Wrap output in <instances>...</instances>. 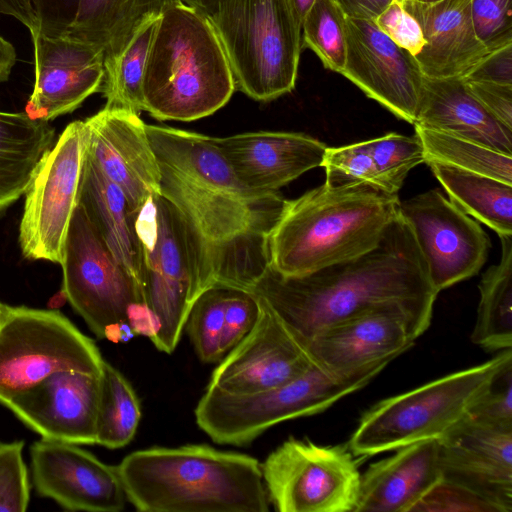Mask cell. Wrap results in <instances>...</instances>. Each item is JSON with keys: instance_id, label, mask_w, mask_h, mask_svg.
Segmentation results:
<instances>
[{"instance_id": "74e56055", "label": "cell", "mask_w": 512, "mask_h": 512, "mask_svg": "<svg viewBox=\"0 0 512 512\" xmlns=\"http://www.w3.org/2000/svg\"><path fill=\"white\" fill-rule=\"evenodd\" d=\"M322 167L328 184L364 183L380 189L367 141L327 147Z\"/></svg>"}, {"instance_id": "e575fe53", "label": "cell", "mask_w": 512, "mask_h": 512, "mask_svg": "<svg viewBox=\"0 0 512 512\" xmlns=\"http://www.w3.org/2000/svg\"><path fill=\"white\" fill-rule=\"evenodd\" d=\"M346 16L336 0H314L301 28L302 47L316 53L326 69L341 74L346 60Z\"/></svg>"}, {"instance_id": "4dcf8cb0", "label": "cell", "mask_w": 512, "mask_h": 512, "mask_svg": "<svg viewBox=\"0 0 512 512\" xmlns=\"http://www.w3.org/2000/svg\"><path fill=\"white\" fill-rule=\"evenodd\" d=\"M501 257L482 275L474 344L488 351L512 347V235L500 236Z\"/></svg>"}, {"instance_id": "2e32d148", "label": "cell", "mask_w": 512, "mask_h": 512, "mask_svg": "<svg viewBox=\"0 0 512 512\" xmlns=\"http://www.w3.org/2000/svg\"><path fill=\"white\" fill-rule=\"evenodd\" d=\"M345 33L341 74L397 118L414 125L424 78L414 56L373 20L346 17Z\"/></svg>"}, {"instance_id": "1f68e13d", "label": "cell", "mask_w": 512, "mask_h": 512, "mask_svg": "<svg viewBox=\"0 0 512 512\" xmlns=\"http://www.w3.org/2000/svg\"><path fill=\"white\" fill-rule=\"evenodd\" d=\"M141 420L140 401L126 377L105 360L99 374L96 444L118 449L131 442Z\"/></svg>"}, {"instance_id": "6da1fadb", "label": "cell", "mask_w": 512, "mask_h": 512, "mask_svg": "<svg viewBox=\"0 0 512 512\" xmlns=\"http://www.w3.org/2000/svg\"><path fill=\"white\" fill-rule=\"evenodd\" d=\"M146 131L160 192L184 227L197 297L216 284L251 290L268 267V236L286 199L243 185L209 136L147 124Z\"/></svg>"}, {"instance_id": "9c48e42d", "label": "cell", "mask_w": 512, "mask_h": 512, "mask_svg": "<svg viewBox=\"0 0 512 512\" xmlns=\"http://www.w3.org/2000/svg\"><path fill=\"white\" fill-rule=\"evenodd\" d=\"M384 368L336 377L313 365L283 385L250 394H228L207 386L195 409L196 422L215 443L247 445L280 422L323 412L366 386Z\"/></svg>"}, {"instance_id": "5b68a950", "label": "cell", "mask_w": 512, "mask_h": 512, "mask_svg": "<svg viewBox=\"0 0 512 512\" xmlns=\"http://www.w3.org/2000/svg\"><path fill=\"white\" fill-rule=\"evenodd\" d=\"M236 90L208 17L183 3L158 18L143 77V111L158 120L193 121L222 108Z\"/></svg>"}, {"instance_id": "7bdbcfd3", "label": "cell", "mask_w": 512, "mask_h": 512, "mask_svg": "<svg viewBox=\"0 0 512 512\" xmlns=\"http://www.w3.org/2000/svg\"><path fill=\"white\" fill-rule=\"evenodd\" d=\"M415 511L499 512L480 494L444 478L413 507L411 512Z\"/></svg>"}, {"instance_id": "7a4b0ae2", "label": "cell", "mask_w": 512, "mask_h": 512, "mask_svg": "<svg viewBox=\"0 0 512 512\" xmlns=\"http://www.w3.org/2000/svg\"><path fill=\"white\" fill-rule=\"evenodd\" d=\"M251 290L303 348L346 318L389 305L433 309L438 295L400 212L370 251L296 277L268 266Z\"/></svg>"}, {"instance_id": "4316f807", "label": "cell", "mask_w": 512, "mask_h": 512, "mask_svg": "<svg viewBox=\"0 0 512 512\" xmlns=\"http://www.w3.org/2000/svg\"><path fill=\"white\" fill-rule=\"evenodd\" d=\"M78 204L113 256L141 288V253L135 214L122 190L102 172L87 151Z\"/></svg>"}, {"instance_id": "ac0fdd59", "label": "cell", "mask_w": 512, "mask_h": 512, "mask_svg": "<svg viewBox=\"0 0 512 512\" xmlns=\"http://www.w3.org/2000/svg\"><path fill=\"white\" fill-rule=\"evenodd\" d=\"M313 365L304 348L261 299L256 324L220 360L208 386L228 394L256 393L283 385Z\"/></svg>"}, {"instance_id": "f1b7e54d", "label": "cell", "mask_w": 512, "mask_h": 512, "mask_svg": "<svg viewBox=\"0 0 512 512\" xmlns=\"http://www.w3.org/2000/svg\"><path fill=\"white\" fill-rule=\"evenodd\" d=\"M54 138L48 121L32 119L25 112L0 111V211L24 195Z\"/></svg>"}, {"instance_id": "4fadbf2b", "label": "cell", "mask_w": 512, "mask_h": 512, "mask_svg": "<svg viewBox=\"0 0 512 512\" xmlns=\"http://www.w3.org/2000/svg\"><path fill=\"white\" fill-rule=\"evenodd\" d=\"M88 145L84 120L69 123L39 161L25 191L19 245L25 258L61 264L78 205Z\"/></svg>"}, {"instance_id": "8992f818", "label": "cell", "mask_w": 512, "mask_h": 512, "mask_svg": "<svg viewBox=\"0 0 512 512\" xmlns=\"http://www.w3.org/2000/svg\"><path fill=\"white\" fill-rule=\"evenodd\" d=\"M205 15L237 90L267 102L294 89L302 38L289 0H214Z\"/></svg>"}, {"instance_id": "d4e9b609", "label": "cell", "mask_w": 512, "mask_h": 512, "mask_svg": "<svg viewBox=\"0 0 512 512\" xmlns=\"http://www.w3.org/2000/svg\"><path fill=\"white\" fill-rule=\"evenodd\" d=\"M441 479L438 439L404 446L361 474L354 512H411Z\"/></svg>"}, {"instance_id": "f546056e", "label": "cell", "mask_w": 512, "mask_h": 512, "mask_svg": "<svg viewBox=\"0 0 512 512\" xmlns=\"http://www.w3.org/2000/svg\"><path fill=\"white\" fill-rule=\"evenodd\" d=\"M450 201L498 236L512 235V185L482 174L427 162Z\"/></svg>"}, {"instance_id": "f5cc1de1", "label": "cell", "mask_w": 512, "mask_h": 512, "mask_svg": "<svg viewBox=\"0 0 512 512\" xmlns=\"http://www.w3.org/2000/svg\"><path fill=\"white\" fill-rule=\"evenodd\" d=\"M214 0H181L187 6L200 10L204 14L207 12Z\"/></svg>"}, {"instance_id": "f35d334b", "label": "cell", "mask_w": 512, "mask_h": 512, "mask_svg": "<svg viewBox=\"0 0 512 512\" xmlns=\"http://www.w3.org/2000/svg\"><path fill=\"white\" fill-rule=\"evenodd\" d=\"M23 441L0 443V512H24L30 486L23 461Z\"/></svg>"}, {"instance_id": "83f0119b", "label": "cell", "mask_w": 512, "mask_h": 512, "mask_svg": "<svg viewBox=\"0 0 512 512\" xmlns=\"http://www.w3.org/2000/svg\"><path fill=\"white\" fill-rule=\"evenodd\" d=\"M181 0H79L75 19L64 36L99 46L104 67L124 49L149 19Z\"/></svg>"}, {"instance_id": "8d00e7d4", "label": "cell", "mask_w": 512, "mask_h": 512, "mask_svg": "<svg viewBox=\"0 0 512 512\" xmlns=\"http://www.w3.org/2000/svg\"><path fill=\"white\" fill-rule=\"evenodd\" d=\"M228 286L216 284L200 293L185 323L196 354L205 363H215L224 357L221 339Z\"/></svg>"}, {"instance_id": "7402d4cb", "label": "cell", "mask_w": 512, "mask_h": 512, "mask_svg": "<svg viewBox=\"0 0 512 512\" xmlns=\"http://www.w3.org/2000/svg\"><path fill=\"white\" fill-rule=\"evenodd\" d=\"M99 374L54 372L5 406L44 439L96 444Z\"/></svg>"}, {"instance_id": "5bb4252c", "label": "cell", "mask_w": 512, "mask_h": 512, "mask_svg": "<svg viewBox=\"0 0 512 512\" xmlns=\"http://www.w3.org/2000/svg\"><path fill=\"white\" fill-rule=\"evenodd\" d=\"M433 309L389 305L359 313L317 333L304 347L312 363L336 377H351L407 351L430 326Z\"/></svg>"}, {"instance_id": "277c9868", "label": "cell", "mask_w": 512, "mask_h": 512, "mask_svg": "<svg viewBox=\"0 0 512 512\" xmlns=\"http://www.w3.org/2000/svg\"><path fill=\"white\" fill-rule=\"evenodd\" d=\"M400 200L364 183L324 182L284 208L267 242L268 266L286 277L312 273L378 245Z\"/></svg>"}, {"instance_id": "8fae6325", "label": "cell", "mask_w": 512, "mask_h": 512, "mask_svg": "<svg viewBox=\"0 0 512 512\" xmlns=\"http://www.w3.org/2000/svg\"><path fill=\"white\" fill-rule=\"evenodd\" d=\"M103 361L59 311L8 306L0 323V403L57 371L99 374Z\"/></svg>"}, {"instance_id": "ee69618b", "label": "cell", "mask_w": 512, "mask_h": 512, "mask_svg": "<svg viewBox=\"0 0 512 512\" xmlns=\"http://www.w3.org/2000/svg\"><path fill=\"white\" fill-rule=\"evenodd\" d=\"M373 21L394 43L413 56L426 44L418 21L404 8V0H392Z\"/></svg>"}, {"instance_id": "e0dca14e", "label": "cell", "mask_w": 512, "mask_h": 512, "mask_svg": "<svg viewBox=\"0 0 512 512\" xmlns=\"http://www.w3.org/2000/svg\"><path fill=\"white\" fill-rule=\"evenodd\" d=\"M36 491L72 511L119 512L127 501L117 467L77 444L44 439L31 447Z\"/></svg>"}, {"instance_id": "db71d44e", "label": "cell", "mask_w": 512, "mask_h": 512, "mask_svg": "<svg viewBox=\"0 0 512 512\" xmlns=\"http://www.w3.org/2000/svg\"><path fill=\"white\" fill-rule=\"evenodd\" d=\"M7 308H8L7 305H4L3 303L0 302V323H1L5 313L7 311Z\"/></svg>"}, {"instance_id": "d6986e66", "label": "cell", "mask_w": 512, "mask_h": 512, "mask_svg": "<svg viewBox=\"0 0 512 512\" xmlns=\"http://www.w3.org/2000/svg\"><path fill=\"white\" fill-rule=\"evenodd\" d=\"M31 39L35 83L24 112L32 119L49 122L73 112L101 91L105 69L104 52L99 46L40 32Z\"/></svg>"}, {"instance_id": "484cf974", "label": "cell", "mask_w": 512, "mask_h": 512, "mask_svg": "<svg viewBox=\"0 0 512 512\" xmlns=\"http://www.w3.org/2000/svg\"><path fill=\"white\" fill-rule=\"evenodd\" d=\"M415 124L512 155V130L477 101L462 77H424Z\"/></svg>"}, {"instance_id": "d590c367", "label": "cell", "mask_w": 512, "mask_h": 512, "mask_svg": "<svg viewBox=\"0 0 512 512\" xmlns=\"http://www.w3.org/2000/svg\"><path fill=\"white\" fill-rule=\"evenodd\" d=\"M373 161L378 187L390 194H397L409 172L425 163L419 138L398 133L366 140Z\"/></svg>"}, {"instance_id": "3957f363", "label": "cell", "mask_w": 512, "mask_h": 512, "mask_svg": "<svg viewBox=\"0 0 512 512\" xmlns=\"http://www.w3.org/2000/svg\"><path fill=\"white\" fill-rule=\"evenodd\" d=\"M129 501L143 512H266L261 465L206 444L152 447L116 466Z\"/></svg>"}, {"instance_id": "c3c4849f", "label": "cell", "mask_w": 512, "mask_h": 512, "mask_svg": "<svg viewBox=\"0 0 512 512\" xmlns=\"http://www.w3.org/2000/svg\"><path fill=\"white\" fill-rule=\"evenodd\" d=\"M0 15L19 21L31 36L39 32L35 0H0Z\"/></svg>"}, {"instance_id": "11a10c76", "label": "cell", "mask_w": 512, "mask_h": 512, "mask_svg": "<svg viewBox=\"0 0 512 512\" xmlns=\"http://www.w3.org/2000/svg\"><path fill=\"white\" fill-rule=\"evenodd\" d=\"M415 1L429 3V2H435V1H438V0H415Z\"/></svg>"}, {"instance_id": "cb8c5ba5", "label": "cell", "mask_w": 512, "mask_h": 512, "mask_svg": "<svg viewBox=\"0 0 512 512\" xmlns=\"http://www.w3.org/2000/svg\"><path fill=\"white\" fill-rule=\"evenodd\" d=\"M404 8L418 21L426 41L414 56L424 77H463L488 53L475 34L470 0H404Z\"/></svg>"}, {"instance_id": "816d5d0a", "label": "cell", "mask_w": 512, "mask_h": 512, "mask_svg": "<svg viewBox=\"0 0 512 512\" xmlns=\"http://www.w3.org/2000/svg\"><path fill=\"white\" fill-rule=\"evenodd\" d=\"M290 5L295 17V20L300 28H302V23L305 18L306 13L310 9L314 0H289Z\"/></svg>"}, {"instance_id": "bcb514c9", "label": "cell", "mask_w": 512, "mask_h": 512, "mask_svg": "<svg viewBox=\"0 0 512 512\" xmlns=\"http://www.w3.org/2000/svg\"><path fill=\"white\" fill-rule=\"evenodd\" d=\"M79 0H35L39 32L48 37L64 36L73 23Z\"/></svg>"}, {"instance_id": "30bf717a", "label": "cell", "mask_w": 512, "mask_h": 512, "mask_svg": "<svg viewBox=\"0 0 512 512\" xmlns=\"http://www.w3.org/2000/svg\"><path fill=\"white\" fill-rule=\"evenodd\" d=\"M141 253V289L152 317L154 346L171 354L197 298L185 231L180 216L162 194L150 197L135 213Z\"/></svg>"}, {"instance_id": "60d3db41", "label": "cell", "mask_w": 512, "mask_h": 512, "mask_svg": "<svg viewBox=\"0 0 512 512\" xmlns=\"http://www.w3.org/2000/svg\"><path fill=\"white\" fill-rule=\"evenodd\" d=\"M261 312V299L252 290L228 286L221 351L225 356L254 327Z\"/></svg>"}, {"instance_id": "ba28073f", "label": "cell", "mask_w": 512, "mask_h": 512, "mask_svg": "<svg viewBox=\"0 0 512 512\" xmlns=\"http://www.w3.org/2000/svg\"><path fill=\"white\" fill-rule=\"evenodd\" d=\"M62 293L100 339H149L152 317L142 290L94 230L83 208L74 210L61 262Z\"/></svg>"}, {"instance_id": "ab89813d", "label": "cell", "mask_w": 512, "mask_h": 512, "mask_svg": "<svg viewBox=\"0 0 512 512\" xmlns=\"http://www.w3.org/2000/svg\"><path fill=\"white\" fill-rule=\"evenodd\" d=\"M475 34L488 52L512 43V0H470Z\"/></svg>"}, {"instance_id": "f907efd6", "label": "cell", "mask_w": 512, "mask_h": 512, "mask_svg": "<svg viewBox=\"0 0 512 512\" xmlns=\"http://www.w3.org/2000/svg\"><path fill=\"white\" fill-rule=\"evenodd\" d=\"M16 60L17 53L14 46L0 35V83L9 79Z\"/></svg>"}, {"instance_id": "44dd1931", "label": "cell", "mask_w": 512, "mask_h": 512, "mask_svg": "<svg viewBox=\"0 0 512 512\" xmlns=\"http://www.w3.org/2000/svg\"><path fill=\"white\" fill-rule=\"evenodd\" d=\"M84 122L88 154L122 190L134 214L161 194L160 166L139 114L103 108Z\"/></svg>"}, {"instance_id": "681fc988", "label": "cell", "mask_w": 512, "mask_h": 512, "mask_svg": "<svg viewBox=\"0 0 512 512\" xmlns=\"http://www.w3.org/2000/svg\"><path fill=\"white\" fill-rule=\"evenodd\" d=\"M392 0H336L348 18L374 20Z\"/></svg>"}, {"instance_id": "9a60e30c", "label": "cell", "mask_w": 512, "mask_h": 512, "mask_svg": "<svg viewBox=\"0 0 512 512\" xmlns=\"http://www.w3.org/2000/svg\"><path fill=\"white\" fill-rule=\"evenodd\" d=\"M399 212L437 293L475 276L485 264L491 246L488 235L438 189L400 201Z\"/></svg>"}, {"instance_id": "f6af8a7d", "label": "cell", "mask_w": 512, "mask_h": 512, "mask_svg": "<svg viewBox=\"0 0 512 512\" xmlns=\"http://www.w3.org/2000/svg\"><path fill=\"white\" fill-rule=\"evenodd\" d=\"M464 82L477 101L501 124L512 130V85Z\"/></svg>"}, {"instance_id": "ffe728a7", "label": "cell", "mask_w": 512, "mask_h": 512, "mask_svg": "<svg viewBox=\"0 0 512 512\" xmlns=\"http://www.w3.org/2000/svg\"><path fill=\"white\" fill-rule=\"evenodd\" d=\"M442 478L463 485L512 511V428L467 414L438 439Z\"/></svg>"}, {"instance_id": "52a82bcc", "label": "cell", "mask_w": 512, "mask_h": 512, "mask_svg": "<svg viewBox=\"0 0 512 512\" xmlns=\"http://www.w3.org/2000/svg\"><path fill=\"white\" fill-rule=\"evenodd\" d=\"M510 362L512 350L506 349L482 364L378 402L362 415L348 448L354 456H371L439 439L468 413Z\"/></svg>"}, {"instance_id": "d6a6232c", "label": "cell", "mask_w": 512, "mask_h": 512, "mask_svg": "<svg viewBox=\"0 0 512 512\" xmlns=\"http://www.w3.org/2000/svg\"><path fill=\"white\" fill-rule=\"evenodd\" d=\"M414 129L424 150L425 163L448 165L512 185V155L418 124H414Z\"/></svg>"}, {"instance_id": "603a6c76", "label": "cell", "mask_w": 512, "mask_h": 512, "mask_svg": "<svg viewBox=\"0 0 512 512\" xmlns=\"http://www.w3.org/2000/svg\"><path fill=\"white\" fill-rule=\"evenodd\" d=\"M246 187L278 191L305 172L322 166L327 146L303 133L259 131L211 137Z\"/></svg>"}, {"instance_id": "7dc6e473", "label": "cell", "mask_w": 512, "mask_h": 512, "mask_svg": "<svg viewBox=\"0 0 512 512\" xmlns=\"http://www.w3.org/2000/svg\"><path fill=\"white\" fill-rule=\"evenodd\" d=\"M462 78L466 81L512 85V43L488 52Z\"/></svg>"}, {"instance_id": "7c38bea8", "label": "cell", "mask_w": 512, "mask_h": 512, "mask_svg": "<svg viewBox=\"0 0 512 512\" xmlns=\"http://www.w3.org/2000/svg\"><path fill=\"white\" fill-rule=\"evenodd\" d=\"M261 471L269 503L279 512H354L361 474L347 444L290 438Z\"/></svg>"}, {"instance_id": "b9f144b4", "label": "cell", "mask_w": 512, "mask_h": 512, "mask_svg": "<svg viewBox=\"0 0 512 512\" xmlns=\"http://www.w3.org/2000/svg\"><path fill=\"white\" fill-rule=\"evenodd\" d=\"M467 415L482 423L512 428V362L500 371Z\"/></svg>"}, {"instance_id": "836d02e7", "label": "cell", "mask_w": 512, "mask_h": 512, "mask_svg": "<svg viewBox=\"0 0 512 512\" xmlns=\"http://www.w3.org/2000/svg\"><path fill=\"white\" fill-rule=\"evenodd\" d=\"M158 18L146 21L121 53L104 67L101 88L106 99L104 108L127 110L137 114L143 111V77Z\"/></svg>"}]
</instances>
